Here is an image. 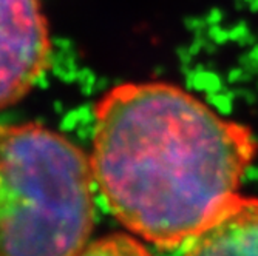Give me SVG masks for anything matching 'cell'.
Instances as JSON below:
<instances>
[{"instance_id": "obj_1", "label": "cell", "mask_w": 258, "mask_h": 256, "mask_svg": "<svg viewBox=\"0 0 258 256\" xmlns=\"http://www.w3.org/2000/svg\"><path fill=\"white\" fill-rule=\"evenodd\" d=\"M95 116V185L116 219L161 248L185 245L240 196L256 156L246 125L167 82L114 87Z\"/></svg>"}, {"instance_id": "obj_5", "label": "cell", "mask_w": 258, "mask_h": 256, "mask_svg": "<svg viewBox=\"0 0 258 256\" xmlns=\"http://www.w3.org/2000/svg\"><path fill=\"white\" fill-rule=\"evenodd\" d=\"M76 256H153L147 247L133 236L114 233L88 242Z\"/></svg>"}, {"instance_id": "obj_2", "label": "cell", "mask_w": 258, "mask_h": 256, "mask_svg": "<svg viewBox=\"0 0 258 256\" xmlns=\"http://www.w3.org/2000/svg\"><path fill=\"white\" fill-rule=\"evenodd\" d=\"M90 157L37 124L0 125V256H76L95 225Z\"/></svg>"}, {"instance_id": "obj_4", "label": "cell", "mask_w": 258, "mask_h": 256, "mask_svg": "<svg viewBox=\"0 0 258 256\" xmlns=\"http://www.w3.org/2000/svg\"><path fill=\"white\" fill-rule=\"evenodd\" d=\"M184 256H258V199L229 202L185 244Z\"/></svg>"}, {"instance_id": "obj_3", "label": "cell", "mask_w": 258, "mask_h": 256, "mask_svg": "<svg viewBox=\"0 0 258 256\" xmlns=\"http://www.w3.org/2000/svg\"><path fill=\"white\" fill-rule=\"evenodd\" d=\"M48 57L50 36L40 0H0V108L27 95Z\"/></svg>"}]
</instances>
